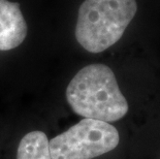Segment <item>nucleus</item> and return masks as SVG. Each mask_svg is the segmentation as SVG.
Segmentation results:
<instances>
[{"mask_svg":"<svg viewBox=\"0 0 160 159\" xmlns=\"http://www.w3.org/2000/svg\"><path fill=\"white\" fill-rule=\"evenodd\" d=\"M65 95L71 110L84 118L111 123L128 113V102L115 73L104 64L83 67L71 79Z\"/></svg>","mask_w":160,"mask_h":159,"instance_id":"1","label":"nucleus"},{"mask_svg":"<svg viewBox=\"0 0 160 159\" xmlns=\"http://www.w3.org/2000/svg\"><path fill=\"white\" fill-rule=\"evenodd\" d=\"M137 11V0H85L74 30L78 42L90 53L108 50L123 36Z\"/></svg>","mask_w":160,"mask_h":159,"instance_id":"2","label":"nucleus"},{"mask_svg":"<svg viewBox=\"0 0 160 159\" xmlns=\"http://www.w3.org/2000/svg\"><path fill=\"white\" fill-rule=\"evenodd\" d=\"M117 128L103 121L84 118L65 132L49 141L52 159H93L117 148Z\"/></svg>","mask_w":160,"mask_h":159,"instance_id":"3","label":"nucleus"},{"mask_svg":"<svg viewBox=\"0 0 160 159\" xmlns=\"http://www.w3.org/2000/svg\"><path fill=\"white\" fill-rule=\"evenodd\" d=\"M28 27L20 4L0 0V51L16 49L25 40Z\"/></svg>","mask_w":160,"mask_h":159,"instance_id":"4","label":"nucleus"},{"mask_svg":"<svg viewBox=\"0 0 160 159\" xmlns=\"http://www.w3.org/2000/svg\"><path fill=\"white\" fill-rule=\"evenodd\" d=\"M17 159H52L47 134L31 131L24 135L17 151Z\"/></svg>","mask_w":160,"mask_h":159,"instance_id":"5","label":"nucleus"}]
</instances>
